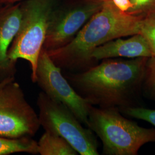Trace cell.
<instances>
[{
    "label": "cell",
    "instance_id": "obj_1",
    "mask_svg": "<svg viewBox=\"0 0 155 155\" xmlns=\"http://www.w3.org/2000/svg\"><path fill=\"white\" fill-rule=\"evenodd\" d=\"M148 58L105 59L82 72H62L78 94L91 105L120 110L134 106L143 89Z\"/></svg>",
    "mask_w": 155,
    "mask_h": 155
},
{
    "label": "cell",
    "instance_id": "obj_2",
    "mask_svg": "<svg viewBox=\"0 0 155 155\" xmlns=\"http://www.w3.org/2000/svg\"><path fill=\"white\" fill-rule=\"evenodd\" d=\"M142 18L120 11L111 0H106L70 43L46 51L61 71L82 72L98 63L91 58L97 47L114 39L139 33Z\"/></svg>",
    "mask_w": 155,
    "mask_h": 155
},
{
    "label": "cell",
    "instance_id": "obj_3",
    "mask_svg": "<svg viewBox=\"0 0 155 155\" xmlns=\"http://www.w3.org/2000/svg\"><path fill=\"white\" fill-rule=\"evenodd\" d=\"M87 127L102 141L103 155H137L145 144L155 143V128L139 126L117 107L91 106Z\"/></svg>",
    "mask_w": 155,
    "mask_h": 155
},
{
    "label": "cell",
    "instance_id": "obj_4",
    "mask_svg": "<svg viewBox=\"0 0 155 155\" xmlns=\"http://www.w3.org/2000/svg\"><path fill=\"white\" fill-rule=\"evenodd\" d=\"M53 0H28L22 4V17L19 30L8 50L12 61H28L34 82L40 52L53 14Z\"/></svg>",
    "mask_w": 155,
    "mask_h": 155
},
{
    "label": "cell",
    "instance_id": "obj_5",
    "mask_svg": "<svg viewBox=\"0 0 155 155\" xmlns=\"http://www.w3.org/2000/svg\"><path fill=\"white\" fill-rule=\"evenodd\" d=\"M40 127L45 132L67 140L78 154L98 155V143L94 133L84 127L71 110L61 102L40 92L37 98Z\"/></svg>",
    "mask_w": 155,
    "mask_h": 155
},
{
    "label": "cell",
    "instance_id": "obj_6",
    "mask_svg": "<svg viewBox=\"0 0 155 155\" xmlns=\"http://www.w3.org/2000/svg\"><path fill=\"white\" fill-rule=\"evenodd\" d=\"M15 79L0 87V136L33 137L41 127L39 116Z\"/></svg>",
    "mask_w": 155,
    "mask_h": 155
},
{
    "label": "cell",
    "instance_id": "obj_7",
    "mask_svg": "<svg viewBox=\"0 0 155 155\" xmlns=\"http://www.w3.org/2000/svg\"><path fill=\"white\" fill-rule=\"evenodd\" d=\"M33 83L51 98L68 107L79 121L87 127L89 110L92 105L78 94L63 75L61 68L43 48L39 55Z\"/></svg>",
    "mask_w": 155,
    "mask_h": 155
},
{
    "label": "cell",
    "instance_id": "obj_8",
    "mask_svg": "<svg viewBox=\"0 0 155 155\" xmlns=\"http://www.w3.org/2000/svg\"><path fill=\"white\" fill-rule=\"evenodd\" d=\"M103 4V1L90 0L58 14H52L43 48L49 51L68 45Z\"/></svg>",
    "mask_w": 155,
    "mask_h": 155
},
{
    "label": "cell",
    "instance_id": "obj_9",
    "mask_svg": "<svg viewBox=\"0 0 155 155\" xmlns=\"http://www.w3.org/2000/svg\"><path fill=\"white\" fill-rule=\"evenodd\" d=\"M22 17L21 4L0 9V82L15 78L17 62L8 58V52L19 30Z\"/></svg>",
    "mask_w": 155,
    "mask_h": 155
},
{
    "label": "cell",
    "instance_id": "obj_10",
    "mask_svg": "<svg viewBox=\"0 0 155 155\" xmlns=\"http://www.w3.org/2000/svg\"><path fill=\"white\" fill-rule=\"evenodd\" d=\"M152 56L147 40L140 33L124 39L120 38L97 47L91 58L97 63L105 59L116 58H150Z\"/></svg>",
    "mask_w": 155,
    "mask_h": 155
},
{
    "label": "cell",
    "instance_id": "obj_11",
    "mask_svg": "<svg viewBox=\"0 0 155 155\" xmlns=\"http://www.w3.org/2000/svg\"><path fill=\"white\" fill-rule=\"evenodd\" d=\"M41 155H77L78 153L65 139L54 133L45 132L38 142Z\"/></svg>",
    "mask_w": 155,
    "mask_h": 155
},
{
    "label": "cell",
    "instance_id": "obj_12",
    "mask_svg": "<svg viewBox=\"0 0 155 155\" xmlns=\"http://www.w3.org/2000/svg\"><path fill=\"white\" fill-rule=\"evenodd\" d=\"M39 154L38 142L32 137L24 136L19 138H8L0 136V155L16 153Z\"/></svg>",
    "mask_w": 155,
    "mask_h": 155
},
{
    "label": "cell",
    "instance_id": "obj_13",
    "mask_svg": "<svg viewBox=\"0 0 155 155\" xmlns=\"http://www.w3.org/2000/svg\"><path fill=\"white\" fill-rule=\"evenodd\" d=\"M139 33L147 40L152 56L155 57V12L143 17Z\"/></svg>",
    "mask_w": 155,
    "mask_h": 155
},
{
    "label": "cell",
    "instance_id": "obj_14",
    "mask_svg": "<svg viewBox=\"0 0 155 155\" xmlns=\"http://www.w3.org/2000/svg\"><path fill=\"white\" fill-rule=\"evenodd\" d=\"M143 89L150 98L155 100V57L149 58L147 61Z\"/></svg>",
    "mask_w": 155,
    "mask_h": 155
},
{
    "label": "cell",
    "instance_id": "obj_15",
    "mask_svg": "<svg viewBox=\"0 0 155 155\" xmlns=\"http://www.w3.org/2000/svg\"><path fill=\"white\" fill-rule=\"evenodd\" d=\"M120 110L129 116L150 122L155 127V110L134 106L125 107Z\"/></svg>",
    "mask_w": 155,
    "mask_h": 155
},
{
    "label": "cell",
    "instance_id": "obj_16",
    "mask_svg": "<svg viewBox=\"0 0 155 155\" xmlns=\"http://www.w3.org/2000/svg\"><path fill=\"white\" fill-rule=\"evenodd\" d=\"M133 8L127 13L144 17L155 12V0H130Z\"/></svg>",
    "mask_w": 155,
    "mask_h": 155
},
{
    "label": "cell",
    "instance_id": "obj_17",
    "mask_svg": "<svg viewBox=\"0 0 155 155\" xmlns=\"http://www.w3.org/2000/svg\"><path fill=\"white\" fill-rule=\"evenodd\" d=\"M114 5L122 12L127 13L133 8V4L130 0H111Z\"/></svg>",
    "mask_w": 155,
    "mask_h": 155
},
{
    "label": "cell",
    "instance_id": "obj_18",
    "mask_svg": "<svg viewBox=\"0 0 155 155\" xmlns=\"http://www.w3.org/2000/svg\"><path fill=\"white\" fill-rule=\"evenodd\" d=\"M21 0H0L1 3H8V4H13L15 2H16L18 1H20Z\"/></svg>",
    "mask_w": 155,
    "mask_h": 155
},
{
    "label": "cell",
    "instance_id": "obj_19",
    "mask_svg": "<svg viewBox=\"0 0 155 155\" xmlns=\"http://www.w3.org/2000/svg\"><path fill=\"white\" fill-rule=\"evenodd\" d=\"M11 79H6L5 81H2V82H0V87L2 86V85H3L4 83H6L7 81H8L9 80H10Z\"/></svg>",
    "mask_w": 155,
    "mask_h": 155
},
{
    "label": "cell",
    "instance_id": "obj_20",
    "mask_svg": "<svg viewBox=\"0 0 155 155\" xmlns=\"http://www.w3.org/2000/svg\"><path fill=\"white\" fill-rule=\"evenodd\" d=\"M101 1H106V0H101Z\"/></svg>",
    "mask_w": 155,
    "mask_h": 155
},
{
    "label": "cell",
    "instance_id": "obj_21",
    "mask_svg": "<svg viewBox=\"0 0 155 155\" xmlns=\"http://www.w3.org/2000/svg\"><path fill=\"white\" fill-rule=\"evenodd\" d=\"M1 4V2H0V4Z\"/></svg>",
    "mask_w": 155,
    "mask_h": 155
}]
</instances>
